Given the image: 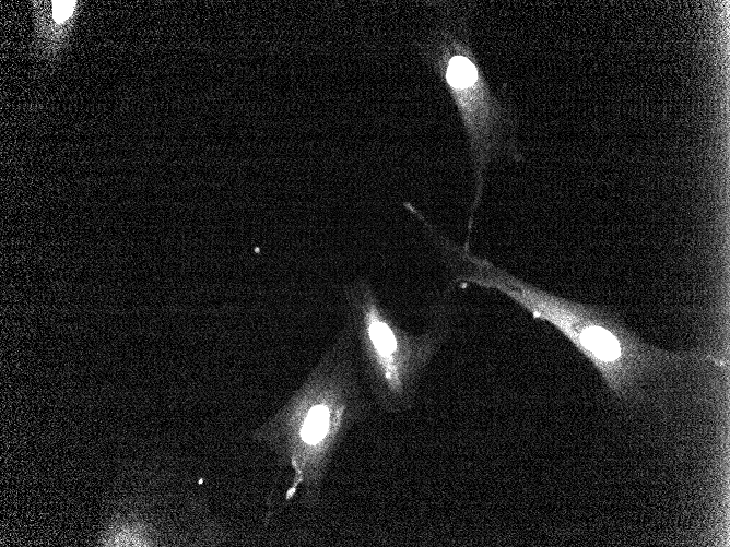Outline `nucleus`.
<instances>
[{
	"label": "nucleus",
	"instance_id": "nucleus-5",
	"mask_svg": "<svg viewBox=\"0 0 730 547\" xmlns=\"http://www.w3.org/2000/svg\"><path fill=\"white\" fill-rule=\"evenodd\" d=\"M75 5L74 1H54V17L59 23L67 20Z\"/></svg>",
	"mask_w": 730,
	"mask_h": 547
},
{
	"label": "nucleus",
	"instance_id": "nucleus-4",
	"mask_svg": "<svg viewBox=\"0 0 730 547\" xmlns=\"http://www.w3.org/2000/svg\"><path fill=\"white\" fill-rule=\"evenodd\" d=\"M470 13L448 7L416 46L426 64L441 81L454 102L469 146L474 194L468 218V237L481 204L490 164L499 157L521 162L518 116L506 92L494 93L473 50Z\"/></svg>",
	"mask_w": 730,
	"mask_h": 547
},
{
	"label": "nucleus",
	"instance_id": "nucleus-3",
	"mask_svg": "<svg viewBox=\"0 0 730 547\" xmlns=\"http://www.w3.org/2000/svg\"><path fill=\"white\" fill-rule=\"evenodd\" d=\"M342 296L374 404L389 415L410 412L426 370L452 335L457 308L450 290L427 307L419 333L400 324L365 277L344 284Z\"/></svg>",
	"mask_w": 730,
	"mask_h": 547
},
{
	"label": "nucleus",
	"instance_id": "nucleus-2",
	"mask_svg": "<svg viewBox=\"0 0 730 547\" xmlns=\"http://www.w3.org/2000/svg\"><path fill=\"white\" fill-rule=\"evenodd\" d=\"M352 328L345 322L290 397L252 431L292 478L285 499L318 509L332 460L352 428L365 421L372 402L356 362Z\"/></svg>",
	"mask_w": 730,
	"mask_h": 547
},
{
	"label": "nucleus",
	"instance_id": "nucleus-1",
	"mask_svg": "<svg viewBox=\"0 0 730 547\" xmlns=\"http://www.w3.org/2000/svg\"><path fill=\"white\" fill-rule=\"evenodd\" d=\"M429 241L454 286L475 285L499 292L534 319L553 325L594 365L621 400L640 401L647 387L690 360L687 355L641 341L610 310L545 292L474 254L469 243H457L440 230L434 231Z\"/></svg>",
	"mask_w": 730,
	"mask_h": 547
}]
</instances>
